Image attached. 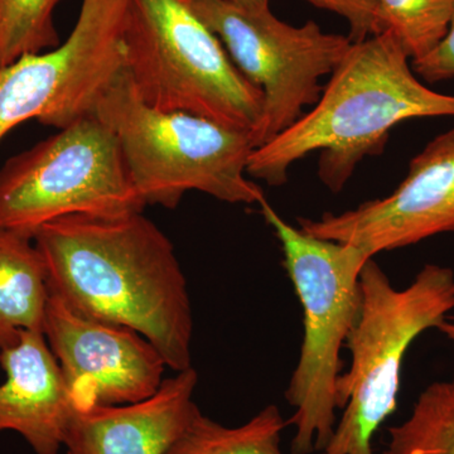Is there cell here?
<instances>
[{"label":"cell","mask_w":454,"mask_h":454,"mask_svg":"<svg viewBox=\"0 0 454 454\" xmlns=\"http://www.w3.org/2000/svg\"><path fill=\"white\" fill-rule=\"evenodd\" d=\"M51 294L145 336L175 372L192 367L193 316L175 247L143 212L73 215L35 232Z\"/></svg>","instance_id":"6da1fadb"},{"label":"cell","mask_w":454,"mask_h":454,"mask_svg":"<svg viewBox=\"0 0 454 454\" xmlns=\"http://www.w3.org/2000/svg\"><path fill=\"white\" fill-rule=\"evenodd\" d=\"M409 59L391 31L352 42L313 109L256 148L247 175L282 186L293 164L319 152V178L340 192L364 158L384 151L395 125L454 118V95L427 88Z\"/></svg>","instance_id":"7a4b0ae2"},{"label":"cell","mask_w":454,"mask_h":454,"mask_svg":"<svg viewBox=\"0 0 454 454\" xmlns=\"http://www.w3.org/2000/svg\"><path fill=\"white\" fill-rule=\"evenodd\" d=\"M94 113L118 140L145 206L173 210L191 191L229 203L259 205L265 200L262 188L247 178L256 149L252 131L149 106L125 67L98 98Z\"/></svg>","instance_id":"3957f363"},{"label":"cell","mask_w":454,"mask_h":454,"mask_svg":"<svg viewBox=\"0 0 454 454\" xmlns=\"http://www.w3.org/2000/svg\"><path fill=\"white\" fill-rule=\"evenodd\" d=\"M262 215L273 229L303 312V340L286 397L294 408L292 454L324 450L336 427L340 351L360 309V274L370 256L349 244L307 234L262 200Z\"/></svg>","instance_id":"277c9868"},{"label":"cell","mask_w":454,"mask_h":454,"mask_svg":"<svg viewBox=\"0 0 454 454\" xmlns=\"http://www.w3.org/2000/svg\"><path fill=\"white\" fill-rule=\"evenodd\" d=\"M360 309L345 348L348 372L337 381L342 418L322 454H375L372 438L396 411L409 348L454 309V271L427 264L404 289L370 258L360 274Z\"/></svg>","instance_id":"5b68a950"},{"label":"cell","mask_w":454,"mask_h":454,"mask_svg":"<svg viewBox=\"0 0 454 454\" xmlns=\"http://www.w3.org/2000/svg\"><path fill=\"white\" fill-rule=\"evenodd\" d=\"M122 51L131 83L149 106L254 136L262 119V90L239 71L187 3L129 0Z\"/></svg>","instance_id":"8992f818"},{"label":"cell","mask_w":454,"mask_h":454,"mask_svg":"<svg viewBox=\"0 0 454 454\" xmlns=\"http://www.w3.org/2000/svg\"><path fill=\"white\" fill-rule=\"evenodd\" d=\"M145 207L118 140L95 113L0 168V229L32 239L61 217L124 216Z\"/></svg>","instance_id":"52a82bcc"},{"label":"cell","mask_w":454,"mask_h":454,"mask_svg":"<svg viewBox=\"0 0 454 454\" xmlns=\"http://www.w3.org/2000/svg\"><path fill=\"white\" fill-rule=\"evenodd\" d=\"M225 47L236 67L262 92L256 148L276 138L315 106L352 42L322 31L315 20L295 27L271 13L269 3L243 5L227 0L190 4Z\"/></svg>","instance_id":"ba28073f"},{"label":"cell","mask_w":454,"mask_h":454,"mask_svg":"<svg viewBox=\"0 0 454 454\" xmlns=\"http://www.w3.org/2000/svg\"><path fill=\"white\" fill-rule=\"evenodd\" d=\"M43 333L77 411L136 404L164 381L166 361L145 336L83 316L53 294Z\"/></svg>","instance_id":"9c48e42d"},{"label":"cell","mask_w":454,"mask_h":454,"mask_svg":"<svg viewBox=\"0 0 454 454\" xmlns=\"http://www.w3.org/2000/svg\"><path fill=\"white\" fill-rule=\"evenodd\" d=\"M300 229L356 247L370 258L454 231V128L415 155L391 195L340 214L301 219Z\"/></svg>","instance_id":"30bf717a"},{"label":"cell","mask_w":454,"mask_h":454,"mask_svg":"<svg viewBox=\"0 0 454 454\" xmlns=\"http://www.w3.org/2000/svg\"><path fill=\"white\" fill-rule=\"evenodd\" d=\"M197 381L190 367L136 404L74 409L65 435L67 454H166L197 409Z\"/></svg>","instance_id":"8fae6325"},{"label":"cell","mask_w":454,"mask_h":454,"mask_svg":"<svg viewBox=\"0 0 454 454\" xmlns=\"http://www.w3.org/2000/svg\"><path fill=\"white\" fill-rule=\"evenodd\" d=\"M74 411L43 333L22 331L0 348V432L22 435L35 454H57Z\"/></svg>","instance_id":"7c38bea8"},{"label":"cell","mask_w":454,"mask_h":454,"mask_svg":"<svg viewBox=\"0 0 454 454\" xmlns=\"http://www.w3.org/2000/svg\"><path fill=\"white\" fill-rule=\"evenodd\" d=\"M50 295L33 239L0 229V348L13 345L22 331L43 333Z\"/></svg>","instance_id":"4fadbf2b"},{"label":"cell","mask_w":454,"mask_h":454,"mask_svg":"<svg viewBox=\"0 0 454 454\" xmlns=\"http://www.w3.org/2000/svg\"><path fill=\"white\" fill-rule=\"evenodd\" d=\"M286 424L273 404L232 428L206 417L197 406L166 454H284L280 437Z\"/></svg>","instance_id":"5bb4252c"},{"label":"cell","mask_w":454,"mask_h":454,"mask_svg":"<svg viewBox=\"0 0 454 454\" xmlns=\"http://www.w3.org/2000/svg\"><path fill=\"white\" fill-rule=\"evenodd\" d=\"M389 435L381 454H454V381L430 384Z\"/></svg>","instance_id":"9a60e30c"},{"label":"cell","mask_w":454,"mask_h":454,"mask_svg":"<svg viewBox=\"0 0 454 454\" xmlns=\"http://www.w3.org/2000/svg\"><path fill=\"white\" fill-rule=\"evenodd\" d=\"M61 0H0V71L25 55L59 46L53 11Z\"/></svg>","instance_id":"2e32d148"},{"label":"cell","mask_w":454,"mask_h":454,"mask_svg":"<svg viewBox=\"0 0 454 454\" xmlns=\"http://www.w3.org/2000/svg\"><path fill=\"white\" fill-rule=\"evenodd\" d=\"M387 31L418 61L428 56L446 37L454 0H378Z\"/></svg>","instance_id":"e0dca14e"},{"label":"cell","mask_w":454,"mask_h":454,"mask_svg":"<svg viewBox=\"0 0 454 454\" xmlns=\"http://www.w3.org/2000/svg\"><path fill=\"white\" fill-rule=\"evenodd\" d=\"M310 4L345 18L348 38L361 42L387 31L378 0H307Z\"/></svg>","instance_id":"ac0fdd59"},{"label":"cell","mask_w":454,"mask_h":454,"mask_svg":"<svg viewBox=\"0 0 454 454\" xmlns=\"http://www.w3.org/2000/svg\"><path fill=\"white\" fill-rule=\"evenodd\" d=\"M413 70L430 83L454 77V9L450 28L443 41L428 56L413 62Z\"/></svg>","instance_id":"d6986e66"},{"label":"cell","mask_w":454,"mask_h":454,"mask_svg":"<svg viewBox=\"0 0 454 454\" xmlns=\"http://www.w3.org/2000/svg\"><path fill=\"white\" fill-rule=\"evenodd\" d=\"M438 330L441 331L454 346V319H452V321H447L446 319V321L442 322V324L438 325ZM452 381H454V375Z\"/></svg>","instance_id":"ffe728a7"},{"label":"cell","mask_w":454,"mask_h":454,"mask_svg":"<svg viewBox=\"0 0 454 454\" xmlns=\"http://www.w3.org/2000/svg\"><path fill=\"white\" fill-rule=\"evenodd\" d=\"M182 2L187 3V4H192V3L202 2V0H182ZM227 2L236 3V4L252 5L269 3V0H227Z\"/></svg>","instance_id":"44dd1931"}]
</instances>
